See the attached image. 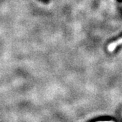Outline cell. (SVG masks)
Segmentation results:
<instances>
[{"label":"cell","instance_id":"obj_1","mask_svg":"<svg viewBox=\"0 0 122 122\" xmlns=\"http://www.w3.org/2000/svg\"><path fill=\"white\" fill-rule=\"evenodd\" d=\"M122 37L117 39L116 41H114L113 42H112V43H111V44H109V46H108V50H109V52H113L115 48L118 47L119 46L122 45Z\"/></svg>","mask_w":122,"mask_h":122},{"label":"cell","instance_id":"obj_2","mask_svg":"<svg viewBox=\"0 0 122 122\" xmlns=\"http://www.w3.org/2000/svg\"><path fill=\"white\" fill-rule=\"evenodd\" d=\"M113 122L112 121H104V122Z\"/></svg>","mask_w":122,"mask_h":122}]
</instances>
